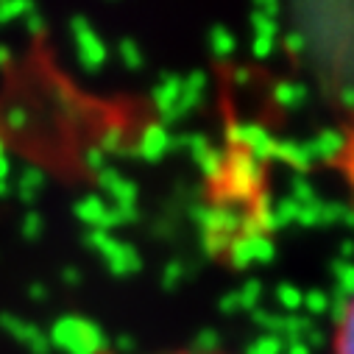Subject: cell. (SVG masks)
Here are the masks:
<instances>
[{"label": "cell", "mask_w": 354, "mask_h": 354, "mask_svg": "<svg viewBox=\"0 0 354 354\" xmlns=\"http://www.w3.org/2000/svg\"><path fill=\"white\" fill-rule=\"evenodd\" d=\"M335 354H354V299L343 310L337 337H335Z\"/></svg>", "instance_id": "obj_1"}, {"label": "cell", "mask_w": 354, "mask_h": 354, "mask_svg": "<svg viewBox=\"0 0 354 354\" xmlns=\"http://www.w3.org/2000/svg\"><path fill=\"white\" fill-rule=\"evenodd\" d=\"M176 354H201V351H176Z\"/></svg>", "instance_id": "obj_2"}]
</instances>
